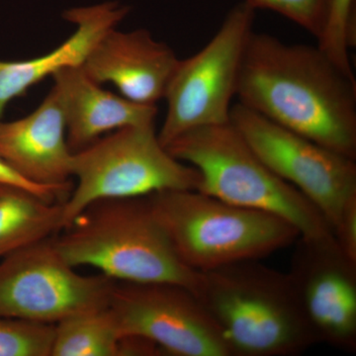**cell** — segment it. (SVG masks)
<instances>
[{
    "instance_id": "cell-5",
    "label": "cell",
    "mask_w": 356,
    "mask_h": 356,
    "mask_svg": "<svg viewBox=\"0 0 356 356\" xmlns=\"http://www.w3.org/2000/svg\"><path fill=\"white\" fill-rule=\"evenodd\" d=\"M166 149L197 170L198 191L280 217L298 229L302 238H334L317 208L276 175L231 122L193 129L173 140Z\"/></svg>"
},
{
    "instance_id": "cell-17",
    "label": "cell",
    "mask_w": 356,
    "mask_h": 356,
    "mask_svg": "<svg viewBox=\"0 0 356 356\" xmlns=\"http://www.w3.org/2000/svg\"><path fill=\"white\" fill-rule=\"evenodd\" d=\"M123 355V339L109 306L55 324L51 356Z\"/></svg>"
},
{
    "instance_id": "cell-1",
    "label": "cell",
    "mask_w": 356,
    "mask_h": 356,
    "mask_svg": "<svg viewBox=\"0 0 356 356\" xmlns=\"http://www.w3.org/2000/svg\"><path fill=\"white\" fill-rule=\"evenodd\" d=\"M238 103L281 127L356 161V81L318 48L252 33Z\"/></svg>"
},
{
    "instance_id": "cell-6",
    "label": "cell",
    "mask_w": 356,
    "mask_h": 356,
    "mask_svg": "<svg viewBox=\"0 0 356 356\" xmlns=\"http://www.w3.org/2000/svg\"><path fill=\"white\" fill-rule=\"evenodd\" d=\"M231 124L276 175L323 215L341 248L356 259L355 159L281 127L236 103Z\"/></svg>"
},
{
    "instance_id": "cell-4",
    "label": "cell",
    "mask_w": 356,
    "mask_h": 356,
    "mask_svg": "<svg viewBox=\"0 0 356 356\" xmlns=\"http://www.w3.org/2000/svg\"><path fill=\"white\" fill-rule=\"evenodd\" d=\"M146 197L178 259L198 273L261 261L300 236L298 229L280 217L198 191L172 189Z\"/></svg>"
},
{
    "instance_id": "cell-10",
    "label": "cell",
    "mask_w": 356,
    "mask_h": 356,
    "mask_svg": "<svg viewBox=\"0 0 356 356\" xmlns=\"http://www.w3.org/2000/svg\"><path fill=\"white\" fill-rule=\"evenodd\" d=\"M122 339L175 356H232L195 293L175 283L115 282L109 302Z\"/></svg>"
},
{
    "instance_id": "cell-2",
    "label": "cell",
    "mask_w": 356,
    "mask_h": 356,
    "mask_svg": "<svg viewBox=\"0 0 356 356\" xmlns=\"http://www.w3.org/2000/svg\"><path fill=\"white\" fill-rule=\"evenodd\" d=\"M195 294L232 356H296L317 344L288 273L259 261L201 273Z\"/></svg>"
},
{
    "instance_id": "cell-18",
    "label": "cell",
    "mask_w": 356,
    "mask_h": 356,
    "mask_svg": "<svg viewBox=\"0 0 356 356\" xmlns=\"http://www.w3.org/2000/svg\"><path fill=\"white\" fill-rule=\"evenodd\" d=\"M318 44L344 72L355 76L348 51L356 44V0H331Z\"/></svg>"
},
{
    "instance_id": "cell-20",
    "label": "cell",
    "mask_w": 356,
    "mask_h": 356,
    "mask_svg": "<svg viewBox=\"0 0 356 356\" xmlns=\"http://www.w3.org/2000/svg\"><path fill=\"white\" fill-rule=\"evenodd\" d=\"M331 0H243L257 9H267L284 16L303 28L316 39L322 34Z\"/></svg>"
},
{
    "instance_id": "cell-11",
    "label": "cell",
    "mask_w": 356,
    "mask_h": 356,
    "mask_svg": "<svg viewBox=\"0 0 356 356\" xmlns=\"http://www.w3.org/2000/svg\"><path fill=\"white\" fill-rule=\"evenodd\" d=\"M288 275L316 343L355 353L356 259L334 236H299Z\"/></svg>"
},
{
    "instance_id": "cell-9",
    "label": "cell",
    "mask_w": 356,
    "mask_h": 356,
    "mask_svg": "<svg viewBox=\"0 0 356 356\" xmlns=\"http://www.w3.org/2000/svg\"><path fill=\"white\" fill-rule=\"evenodd\" d=\"M115 282L77 273L50 236L2 257L0 316L55 325L108 306Z\"/></svg>"
},
{
    "instance_id": "cell-14",
    "label": "cell",
    "mask_w": 356,
    "mask_h": 356,
    "mask_svg": "<svg viewBox=\"0 0 356 356\" xmlns=\"http://www.w3.org/2000/svg\"><path fill=\"white\" fill-rule=\"evenodd\" d=\"M51 77L64 107L67 140L72 153L111 131L156 124V105L139 104L105 90L86 74L81 65L65 67Z\"/></svg>"
},
{
    "instance_id": "cell-7",
    "label": "cell",
    "mask_w": 356,
    "mask_h": 356,
    "mask_svg": "<svg viewBox=\"0 0 356 356\" xmlns=\"http://www.w3.org/2000/svg\"><path fill=\"white\" fill-rule=\"evenodd\" d=\"M76 179L63 203V229L102 199L145 197L172 189L197 191L200 175L161 145L156 124L128 126L72 153Z\"/></svg>"
},
{
    "instance_id": "cell-15",
    "label": "cell",
    "mask_w": 356,
    "mask_h": 356,
    "mask_svg": "<svg viewBox=\"0 0 356 356\" xmlns=\"http://www.w3.org/2000/svg\"><path fill=\"white\" fill-rule=\"evenodd\" d=\"M129 11V7L118 2L70 9L64 17L76 24V30L55 50L30 60H0V120L7 104L14 98L25 95L35 84L65 67L83 65L103 35L116 27Z\"/></svg>"
},
{
    "instance_id": "cell-19",
    "label": "cell",
    "mask_w": 356,
    "mask_h": 356,
    "mask_svg": "<svg viewBox=\"0 0 356 356\" xmlns=\"http://www.w3.org/2000/svg\"><path fill=\"white\" fill-rule=\"evenodd\" d=\"M55 325L0 316V356H51Z\"/></svg>"
},
{
    "instance_id": "cell-8",
    "label": "cell",
    "mask_w": 356,
    "mask_h": 356,
    "mask_svg": "<svg viewBox=\"0 0 356 356\" xmlns=\"http://www.w3.org/2000/svg\"><path fill=\"white\" fill-rule=\"evenodd\" d=\"M254 8L238 3L203 49L179 60L163 98L168 110L158 133L163 147L193 129L231 122L232 100L254 33Z\"/></svg>"
},
{
    "instance_id": "cell-13",
    "label": "cell",
    "mask_w": 356,
    "mask_h": 356,
    "mask_svg": "<svg viewBox=\"0 0 356 356\" xmlns=\"http://www.w3.org/2000/svg\"><path fill=\"white\" fill-rule=\"evenodd\" d=\"M0 158L33 184L72 189V153L64 107L55 86L24 118L0 120Z\"/></svg>"
},
{
    "instance_id": "cell-21",
    "label": "cell",
    "mask_w": 356,
    "mask_h": 356,
    "mask_svg": "<svg viewBox=\"0 0 356 356\" xmlns=\"http://www.w3.org/2000/svg\"><path fill=\"white\" fill-rule=\"evenodd\" d=\"M0 185L19 187L25 191H31L40 197L51 201V202H64L69 197L72 189L58 188V187L42 186L35 184L26 178L21 177L11 166L0 158Z\"/></svg>"
},
{
    "instance_id": "cell-16",
    "label": "cell",
    "mask_w": 356,
    "mask_h": 356,
    "mask_svg": "<svg viewBox=\"0 0 356 356\" xmlns=\"http://www.w3.org/2000/svg\"><path fill=\"white\" fill-rule=\"evenodd\" d=\"M63 203L19 187L0 185V257L60 231Z\"/></svg>"
},
{
    "instance_id": "cell-3",
    "label": "cell",
    "mask_w": 356,
    "mask_h": 356,
    "mask_svg": "<svg viewBox=\"0 0 356 356\" xmlns=\"http://www.w3.org/2000/svg\"><path fill=\"white\" fill-rule=\"evenodd\" d=\"M56 236L70 266H90L117 282H166L196 293L201 273L178 259L146 196L89 204Z\"/></svg>"
},
{
    "instance_id": "cell-12",
    "label": "cell",
    "mask_w": 356,
    "mask_h": 356,
    "mask_svg": "<svg viewBox=\"0 0 356 356\" xmlns=\"http://www.w3.org/2000/svg\"><path fill=\"white\" fill-rule=\"evenodd\" d=\"M179 58L146 29L122 32L112 28L93 47L81 65L95 83H112L131 102L156 105Z\"/></svg>"
}]
</instances>
